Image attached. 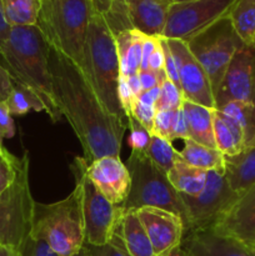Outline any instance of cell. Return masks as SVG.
<instances>
[{
  "mask_svg": "<svg viewBox=\"0 0 255 256\" xmlns=\"http://www.w3.org/2000/svg\"><path fill=\"white\" fill-rule=\"evenodd\" d=\"M50 76L55 102L79 139L88 162L104 156L120 158L128 120L110 114L88 78L70 58L49 46Z\"/></svg>",
  "mask_w": 255,
  "mask_h": 256,
  "instance_id": "obj_1",
  "label": "cell"
},
{
  "mask_svg": "<svg viewBox=\"0 0 255 256\" xmlns=\"http://www.w3.org/2000/svg\"><path fill=\"white\" fill-rule=\"evenodd\" d=\"M49 46L38 25L10 26L6 39L0 45L2 65L12 82L32 90L45 105L52 122L62 118L56 106L49 72Z\"/></svg>",
  "mask_w": 255,
  "mask_h": 256,
  "instance_id": "obj_2",
  "label": "cell"
},
{
  "mask_svg": "<svg viewBox=\"0 0 255 256\" xmlns=\"http://www.w3.org/2000/svg\"><path fill=\"white\" fill-rule=\"evenodd\" d=\"M82 72L105 109L110 114L126 120L118 94L120 65L115 36L104 16L95 10L88 25Z\"/></svg>",
  "mask_w": 255,
  "mask_h": 256,
  "instance_id": "obj_3",
  "label": "cell"
},
{
  "mask_svg": "<svg viewBox=\"0 0 255 256\" xmlns=\"http://www.w3.org/2000/svg\"><path fill=\"white\" fill-rule=\"evenodd\" d=\"M30 236L49 245L58 256H74L85 244L82 218V190L75 179L74 190L52 204H35Z\"/></svg>",
  "mask_w": 255,
  "mask_h": 256,
  "instance_id": "obj_4",
  "label": "cell"
},
{
  "mask_svg": "<svg viewBox=\"0 0 255 256\" xmlns=\"http://www.w3.org/2000/svg\"><path fill=\"white\" fill-rule=\"evenodd\" d=\"M90 0H42L36 25L50 46L84 69V45L92 18Z\"/></svg>",
  "mask_w": 255,
  "mask_h": 256,
  "instance_id": "obj_5",
  "label": "cell"
},
{
  "mask_svg": "<svg viewBox=\"0 0 255 256\" xmlns=\"http://www.w3.org/2000/svg\"><path fill=\"white\" fill-rule=\"evenodd\" d=\"M130 172V192L119 205L124 212L142 208H158L178 215L184 222V234L189 229V214L179 192L170 184L168 175L148 155L132 152L126 164Z\"/></svg>",
  "mask_w": 255,
  "mask_h": 256,
  "instance_id": "obj_6",
  "label": "cell"
},
{
  "mask_svg": "<svg viewBox=\"0 0 255 256\" xmlns=\"http://www.w3.org/2000/svg\"><path fill=\"white\" fill-rule=\"evenodd\" d=\"M35 204L29 185V154L25 152L14 182L0 195V246L8 248L12 255L22 250L32 234Z\"/></svg>",
  "mask_w": 255,
  "mask_h": 256,
  "instance_id": "obj_7",
  "label": "cell"
},
{
  "mask_svg": "<svg viewBox=\"0 0 255 256\" xmlns=\"http://www.w3.org/2000/svg\"><path fill=\"white\" fill-rule=\"evenodd\" d=\"M186 45L206 72L215 94L232 56L244 42L238 36L226 15L190 39Z\"/></svg>",
  "mask_w": 255,
  "mask_h": 256,
  "instance_id": "obj_8",
  "label": "cell"
},
{
  "mask_svg": "<svg viewBox=\"0 0 255 256\" xmlns=\"http://www.w3.org/2000/svg\"><path fill=\"white\" fill-rule=\"evenodd\" d=\"M86 166L88 162L84 158H75L70 165L74 178L82 184L85 242L90 245H104L112 239L124 212L119 205L110 202L98 190L88 178Z\"/></svg>",
  "mask_w": 255,
  "mask_h": 256,
  "instance_id": "obj_9",
  "label": "cell"
},
{
  "mask_svg": "<svg viewBox=\"0 0 255 256\" xmlns=\"http://www.w3.org/2000/svg\"><path fill=\"white\" fill-rule=\"evenodd\" d=\"M240 195L230 188L224 174L208 172L205 186L198 196L180 194L189 214V229L184 235L214 229Z\"/></svg>",
  "mask_w": 255,
  "mask_h": 256,
  "instance_id": "obj_10",
  "label": "cell"
},
{
  "mask_svg": "<svg viewBox=\"0 0 255 256\" xmlns=\"http://www.w3.org/2000/svg\"><path fill=\"white\" fill-rule=\"evenodd\" d=\"M235 0H185L172 2L162 36L188 42L226 16Z\"/></svg>",
  "mask_w": 255,
  "mask_h": 256,
  "instance_id": "obj_11",
  "label": "cell"
},
{
  "mask_svg": "<svg viewBox=\"0 0 255 256\" xmlns=\"http://www.w3.org/2000/svg\"><path fill=\"white\" fill-rule=\"evenodd\" d=\"M215 109L232 102H255V46L242 45L214 94Z\"/></svg>",
  "mask_w": 255,
  "mask_h": 256,
  "instance_id": "obj_12",
  "label": "cell"
},
{
  "mask_svg": "<svg viewBox=\"0 0 255 256\" xmlns=\"http://www.w3.org/2000/svg\"><path fill=\"white\" fill-rule=\"evenodd\" d=\"M166 42L176 62L180 90L184 100L215 109L214 92L209 76L192 54L186 42L175 39H166Z\"/></svg>",
  "mask_w": 255,
  "mask_h": 256,
  "instance_id": "obj_13",
  "label": "cell"
},
{
  "mask_svg": "<svg viewBox=\"0 0 255 256\" xmlns=\"http://www.w3.org/2000/svg\"><path fill=\"white\" fill-rule=\"evenodd\" d=\"M136 212L149 236L155 256L169 255L182 245L184 222L178 215L158 208H142Z\"/></svg>",
  "mask_w": 255,
  "mask_h": 256,
  "instance_id": "obj_14",
  "label": "cell"
},
{
  "mask_svg": "<svg viewBox=\"0 0 255 256\" xmlns=\"http://www.w3.org/2000/svg\"><path fill=\"white\" fill-rule=\"evenodd\" d=\"M212 232L255 250V185L240 195Z\"/></svg>",
  "mask_w": 255,
  "mask_h": 256,
  "instance_id": "obj_15",
  "label": "cell"
},
{
  "mask_svg": "<svg viewBox=\"0 0 255 256\" xmlns=\"http://www.w3.org/2000/svg\"><path fill=\"white\" fill-rule=\"evenodd\" d=\"M86 175L100 192L115 205H122L130 192V172L116 156H104L88 162Z\"/></svg>",
  "mask_w": 255,
  "mask_h": 256,
  "instance_id": "obj_16",
  "label": "cell"
},
{
  "mask_svg": "<svg viewBox=\"0 0 255 256\" xmlns=\"http://www.w3.org/2000/svg\"><path fill=\"white\" fill-rule=\"evenodd\" d=\"M132 29L148 36L162 38L166 22L169 0H124Z\"/></svg>",
  "mask_w": 255,
  "mask_h": 256,
  "instance_id": "obj_17",
  "label": "cell"
},
{
  "mask_svg": "<svg viewBox=\"0 0 255 256\" xmlns=\"http://www.w3.org/2000/svg\"><path fill=\"white\" fill-rule=\"evenodd\" d=\"M182 246L192 256H255V250L212 230L184 235Z\"/></svg>",
  "mask_w": 255,
  "mask_h": 256,
  "instance_id": "obj_18",
  "label": "cell"
},
{
  "mask_svg": "<svg viewBox=\"0 0 255 256\" xmlns=\"http://www.w3.org/2000/svg\"><path fill=\"white\" fill-rule=\"evenodd\" d=\"M224 158V176L232 190L242 194L255 185V142L239 154Z\"/></svg>",
  "mask_w": 255,
  "mask_h": 256,
  "instance_id": "obj_19",
  "label": "cell"
},
{
  "mask_svg": "<svg viewBox=\"0 0 255 256\" xmlns=\"http://www.w3.org/2000/svg\"><path fill=\"white\" fill-rule=\"evenodd\" d=\"M186 120L189 139L198 144L216 149L212 130V110L184 100L182 105Z\"/></svg>",
  "mask_w": 255,
  "mask_h": 256,
  "instance_id": "obj_20",
  "label": "cell"
},
{
  "mask_svg": "<svg viewBox=\"0 0 255 256\" xmlns=\"http://www.w3.org/2000/svg\"><path fill=\"white\" fill-rule=\"evenodd\" d=\"M144 36L145 35L142 32L135 29L125 30L115 36L120 74L124 76L139 74Z\"/></svg>",
  "mask_w": 255,
  "mask_h": 256,
  "instance_id": "obj_21",
  "label": "cell"
},
{
  "mask_svg": "<svg viewBox=\"0 0 255 256\" xmlns=\"http://www.w3.org/2000/svg\"><path fill=\"white\" fill-rule=\"evenodd\" d=\"M212 130L216 149L224 156H232L245 148L244 136L238 125L220 110H212Z\"/></svg>",
  "mask_w": 255,
  "mask_h": 256,
  "instance_id": "obj_22",
  "label": "cell"
},
{
  "mask_svg": "<svg viewBox=\"0 0 255 256\" xmlns=\"http://www.w3.org/2000/svg\"><path fill=\"white\" fill-rule=\"evenodd\" d=\"M120 232L130 256H155L152 242L138 216L136 210L124 212L120 222Z\"/></svg>",
  "mask_w": 255,
  "mask_h": 256,
  "instance_id": "obj_23",
  "label": "cell"
},
{
  "mask_svg": "<svg viewBox=\"0 0 255 256\" xmlns=\"http://www.w3.org/2000/svg\"><path fill=\"white\" fill-rule=\"evenodd\" d=\"M184 142V148L179 152L182 162L204 172H218L224 174L225 158L219 150L198 144L190 139Z\"/></svg>",
  "mask_w": 255,
  "mask_h": 256,
  "instance_id": "obj_24",
  "label": "cell"
},
{
  "mask_svg": "<svg viewBox=\"0 0 255 256\" xmlns=\"http://www.w3.org/2000/svg\"><path fill=\"white\" fill-rule=\"evenodd\" d=\"M206 174L208 172L192 168L182 162L179 154L174 166L168 172V179L179 194L198 196L204 189Z\"/></svg>",
  "mask_w": 255,
  "mask_h": 256,
  "instance_id": "obj_25",
  "label": "cell"
},
{
  "mask_svg": "<svg viewBox=\"0 0 255 256\" xmlns=\"http://www.w3.org/2000/svg\"><path fill=\"white\" fill-rule=\"evenodd\" d=\"M228 18L240 40L248 46H255V0H235Z\"/></svg>",
  "mask_w": 255,
  "mask_h": 256,
  "instance_id": "obj_26",
  "label": "cell"
},
{
  "mask_svg": "<svg viewBox=\"0 0 255 256\" xmlns=\"http://www.w3.org/2000/svg\"><path fill=\"white\" fill-rule=\"evenodd\" d=\"M0 4L10 26L36 25L42 0H0Z\"/></svg>",
  "mask_w": 255,
  "mask_h": 256,
  "instance_id": "obj_27",
  "label": "cell"
},
{
  "mask_svg": "<svg viewBox=\"0 0 255 256\" xmlns=\"http://www.w3.org/2000/svg\"><path fill=\"white\" fill-rule=\"evenodd\" d=\"M218 110L224 112L242 130L245 146L255 142V102H232Z\"/></svg>",
  "mask_w": 255,
  "mask_h": 256,
  "instance_id": "obj_28",
  "label": "cell"
},
{
  "mask_svg": "<svg viewBox=\"0 0 255 256\" xmlns=\"http://www.w3.org/2000/svg\"><path fill=\"white\" fill-rule=\"evenodd\" d=\"M12 115H24L29 112H45L42 100L32 90L14 82L12 90L5 100Z\"/></svg>",
  "mask_w": 255,
  "mask_h": 256,
  "instance_id": "obj_29",
  "label": "cell"
},
{
  "mask_svg": "<svg viewBox=\"0 0 255 256\" xmlns=\"http://www.w3.org/2000/svg\"><path fill=\"white\" fill-rule=\"evenodd\" d=\"M146 155L162 172L168 175L179 158V152L175 150L170 142L156 135H152V142Z\"/></svg>",
  "mask_w": 255,
  "mask_h": 256,
  "instance_id": "obj_30",
  "label": "cell"
},
{
  "mask_svg": "<svg viewBox=\"0 0 255 256\" xmlns=\"http://www.w3.org/2000/svg\"><path fill=\"white\" fill-rule=\"evenodd\" d=\"M159 95L160 86L142 92V94L135 100L134 108H132V116L150 132H152L155 112H156L155 105L159 99Z\"/></svg>",
  "mask_w": 255,
  "mask_h": 256,
  "instance_id": "obj_31",
  "label": "cell"
},
{
  "mask_svg": "<svg viewBox=\"0 0 255 256\" xmlns=\"http://www.w3.org/2000/svg\"><path fill=\"white\" fill-rule=\"evenodd\" d=\"M84 246L88 256H130L120 232V222L115 228L109 242L104 245H90L85 242Z\"/></svg>",
  "mask_w": 255,
  "mask_h": 256,
  "instance_id": "obj_32",
  "label": "cell"
},
{
  "mask_svg": "<svg viewBox=\"0 0 255 256\" xmlns=\"http://www.w3.org/2000/svg\"><path fill=\"white\" fill-rule=\"evenodd\" d=\"M126 120L128 126L130 129V135L128 139L130 149L132 152L146 155L150 142H152V132H148L132 115L128 116Z\"/></svg>",
  "mask_w": 255,
  "mask_h": 256,
  "instance_id": "obj_33",
  "label": "cell"
},
{
  "mask_svg": "<svg viewBox=\"0 0 255 256\" xmlns=\"http://www.w3.org/2000/svg\"><path fill=\"white\" fill-rule=\"evenodd\" d=\"M182 102H184V96L182 90L169 79L164 80L160 85V95L155 105L156 110L175 112L182 108Z\"/></svg>",
  "mask_w": 255,
  "mask_h": 256,
  "instance_id": "obj_34",
  "label": "cell"
},
{
  "mask_svg": "<svg viewBox=\"0 0 255 256\" xmlns=\"http://www.w3.org/2000/svg\"><path fill=\"white\" fill-rule=\"evenodd\" d=\"M19 160L20 158L8 152V149H5L2 145V142H0V195L14 182Z\"/></svg>",
  "mask_w": 255,
  "mask_h": 256,
  "instance_id": "obj_35",
  "label": "cell"
},
{
  "mask_svg": "<svg viewBox=\"0 0 255 256\" xmlns=\"http://www.w3.org/2000/svg\"><path fill=\"white\" fill-rule=\"evenodd\" d=\"M174 112L168 110H156L154 118V125H152V135L162 138L172 142V126Z\"/></svg>",
  "mask_w": 255,
  "mask_h": 256,
  "instance_id": "obj_36",
  "label": "cell"
},
{
  "mask_svg": "<svg viewBox=\"0 0 255 256\" xmlns=\"http://www.w3.org/2000/svg\"><path fill=\"white\" fill-rule=\"evenodd\" d=\"M12 256H58L49 248V245L40 239L29 236L24 246L16 255Z\"/></svg>",
  "mask_w": 255,
  "mask_h": 256,
  "instance_id": "obj_37",
  "label": "cell"
},
{
  "mask_svg": "<svg viewBox=\"0 0 255 256\" xmlns=\"http://www.w3.org/2000/svg\"><path fill=\"white\" fill-rule=\"evenodd\" d=\"M160 42H162V52H164V72H165V74H166L168 79H169L170 82H174V84L180 89L176 62H175L174 56H172V52H170V48H169V45H168L166 39H165V38H160Z\"/></svg>",
  "mask_w": 255,
  "mask_h": 256,
  "instance_id": "obj_38",
  "label": "cell"
},
{
  "mask_svg": "<svg viewBox=\"0 0 255 256\" xmlns=\"http://www.w3.org/2000/svg\"><path fill=\"white\" fill-rule=\"evenodd\" d=\"M15 125L12 115L10 114L5 102H0V142L14 136Z\"/></svg>",
  "mask_w": 255,
  "mask_h": 256,
  "instance_id": "obj_39",
  "label": "cell"
},
{
  "mask_svg": "<svg viewBox=\"0 0 255 256\" xmlns=\"http://www.w3.org/2000/svg\"><path fill=\"white\" fill-rule=\"evenodd\" d=\"M175 139H182V140L189 139V135H188L186 120H185V115H184V112H182V108L175 110L174 116H172V142H174Z\"/></svg>",
  "mask_w": 255,
  "mask_h": 256,
  "instance_id": "obj_40",
  "label": "cell"
},
{
  "mask_svg": "<svg viewBox=\"0 0 255 256\" xmlns=\"http://www.w3.org/2000/svg\"><path fill=\"white\" fill-rule=\"evenodd\" d=\"M166 79L168 78L165 74H155V72H149V70H146V72H139V80L142 92H146V90L160 86L162 84V82Z\"/></svg>",
  "mask_w": 255,
  "mask_h": 256,
  "instance_id": "obj_41",
  "label": "cell"
},
{
  "mask_svg": "<svg viewBox=\"0 0 255 256\" xmlns=\"http://www.w3.org/2000/svg\"><path fill=\"white\" fill-rule=\"evenodd\" d=\"M148 70L155 72V74H165L164 72V52L162 48V42L159 46L155 49L152 55L150 56L149 62H148ZM166 75V74H165Z\"/></svg>",
  "mask_w": 255,
  "mask_h": 256,
  "instance_id": "obj_42",
  "label": "cell"
},
{
  "mask_svg": "<svg viewBox=\"0 0 255 256\" xmlns=\"http://www.w3.org/2000/svg\"><path fill=\"white\" fill-rule=\"evenodd\" d=\"M12 85H14V82L12 76L0 62V102H5L8 99L12 90Z\"/></svg>",
  "mask_w": 255,
  "mask_h": 256,
  "instance_id": "obj_43",
  "label": "cell"
},
{
  "mask_svg": "<svg viewBox=\"0 0 255 256\" xmlns=\"http://www.w3.org/2000/svg\"><path fill=\"white\" fill-rule=\"evenodd\" d=\"M126 78V82L128 85H129L130 90L134 94V96L136 98L142 94V85H140V80H139V74H135V75H130V76H125Z\"/></svg>",
  "mask_w": 255,
  "mask_h": 256,
  "instance_id": "obj_44",
  "label": "cell"
},
{
  "mask_svg": "<svg viewBox=\"0 0 255 256\" xmlns=\"http://www.w3.org/2000/svg\"><path fill=\"white\" fill-rule=\"evenodd\" d=\"M10 32V25L8 24L6 20H5L4 14H2V4H0V45L4 42V40L6 39L8 34Z\"/></svg>",
  "mask_w": 255,
  "mask_h": 256,
  "instance_id": "obj_45",
  "label": "cell"
},
{
  "mask_svg": "<svg viewBox=\"0 0 255 256\" xmlns=\"http://www.w3.org/2000/svg\"><path fill=\"white\" fill-rule=\"evenodd\" d=\"M166 256H189V254H188L186 250H185L184 248H182V245H180L179 248H176V249L172 250V252H170L169 255H166Z\"/></svg>",
  "mask_w": 255,
  "mask_h": 256,
  "instance_id": "obj_46",
  "label": "cell"
},
{
  "mask_svg": "<svg viewBox=\"0 0 255 256\" xmlns=\"http://www.w3.org/2000/svg\"><path fill=\"white\" fill-rule=\"evenodd\" d=\"M0 256H12V252L8 248L0 246Z\"/></svg>",
  "mask_w": 255,
  "mask_h": 256,
  "instance_id": "obj_47",
  "label": "cell"
},
{
  "mask_svg": "<svg viewBox=\"0 0 255 256\" xmlns=\"http://www.w3.org/2000/svg\"><path fill=\"white\" fill-rule=\"evenodd\" d=\"M74 256H88L86 254V249H85V246L82 248V250H80L79 252H76Z\"/></svg>",
  "mask_w": 255,
  "mask_h": 256,
  "instance_id": "obj_48",
  "label": "cell"
},
{
  "mask_svg": "<svg viewBox=\"0 0 255 256\" xmlns=\"http://www.w3.org/2000/svg\"><path fill=\"white\" fill-rule=\"evenodd\" d=\"M175 2H185V0H175Z\"/></svg>",
  "mask_w": 255,
  "mask_h": 256,
  "instance_id": "obj_49",
  "label": "cell"
},
{
  "mask_svg": "<svg viewBox=\"0 0 255 256\" xmlns=\"http://www.w3.org/2000/svg\"><path fill=\"white\" fill-rule=\"evenodd\" d=\"M169 2H175V0H169Z\"/></svg>",
  "mask_w": 255,
  "mask_h": 256,
  "instance_id": "obj_50",
  "label": "cell"
},
{
  "mask_svg": "<svg viewBox=\"0 0 255 256\" xmlns=\"http://www.w3.org/2000/svg\"><path fill=\"white\" fill-rule=\"evenodd\" d=\"M188 254H189V252H188ZM189 256H192V255H190V254H189Z\"/></svg>",
  "mask_w": 255,
  "mask_h": 256,
  "instance_id": "obj_51",
  "label": "cell"
}]
</instances>
